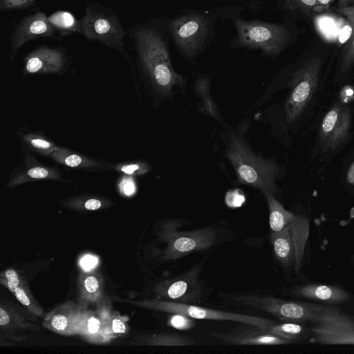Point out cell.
<instances>
[{
  "instance_id": "cell-1",
  "label": "cell",
  "mask_w": 354,
  "mask_h": 354,
  "mask_svg": "<svg viewBox=\"0 0 354 354\" xmlns=\"http://www.w3.org/2000/svg\"><path fill=\"white\" fill-rule=\"evenodd\" d=\"M133 40L138 69L151 88L162 97L184 84L183 77L174 69L169 49L167 18L139 23L127 30Z\"/></svg>"
},
{
  "instance_id": "cell-2",
  "label": "cell",
  "mask_w": 354,
  "mask_h": 354,
  "mask_svg": "<svg viewBox=\"0 0 354 354\" xmlns=\"http://www.w3.org/2000/svg\"><path fill=\"white\" fill-rule=\"evenodd\" d=\"M245 9L244 6L185 9L178 15L167 18L170 39L180 53L193 62L213 41L217 22L232 20Z\"/></svg>"
},
{
  "instance_id": "cell-3",
  "label": "cell",
  "mask_w": 354,
  "mask_h": 354,
  "mask_svg": "<svg viewBox=\"0 0 354 354\" xmlns=\"http://www.w3.org/2000/svg\"><path fill=\"white\" fill-rule=\"evenodd\" d=\"M78 33L121 53L129 62L135 78L133 64L125 48L127 31L113 10L98 3H87L84 15L79 20Z\"/></svg>"
},
{
  "instance_id": "cell-4",
  "label": "cell",
  "mask_w": 354,
  "mask_h": 354,
  "mask_svg": "<svg viewBox=\"0 0 354 354\" xmlns=\"http://www.w3.org/2000/svg\"><path fill=\"white\" fill-rule=\"evenodd\" d=\"M232 22L236 36L229 45L236 49L259 50L265 55L274 56L284 49L290 39L289 28L283 24L245 20L239 15Z\"/></svg>"
},
{
  "instance_id": "cell-5",
  "label": "cell",
  "mask_w": 354,
  "mask_h": 354,
  "mask_svg": "<svg viewBox=\"0 0 354 354\" xmlns=\"http://www.w3.org/2000/svg\"><path fill=\"white\" fill-rule=\"evenodd\" d=\"M227 156L240 182L274 194L279 174L276 163L255 155L240 136L232 134Z\"/></svg>"
},
{
  "instance_id": "cell-6",
  "label": "cell",
  "mask_w": 354,
  "mask_h": 354,
  "mask_svg": "<svg viewBox=\"0 0 354 354\" xmlns=\"http://www.w3.org/2000/svg\"><path fill=\"white\" fill-rule=\"evenodd\" d=\"M181 221L171 219L165 221L158 232L164 244L162 259L174 261L196 251L212 247L216 240V232L207 226L192 231H178Z\"/></svg>"
},
{
  "instance_id": "cell-7",
  "label": "cell",
  "mask_w": 354,
  "mask_h": 354,
  "mask_svg": "<svg viewBox=\"0 0 354 354\" xmlns=\"http://www.w3.org/2000/svg\"><path fill=\"white\" fill-rule=\"evenodd\" d=\"M140 304L149 309L170 314H183L196 319L231 321L259 327L275 324L274 321L265 317L201 307L192 304L153 299L142 301Z\"/></svg>"
},
{
  "instance_id": "cell-8",
  "label": "cell",
  "mask_w": 354,
  "mask_h": 354,
  "mask_svg": "<svg viewBox=\"0 0 354 354\" xmlns=\"http://www.w3.org/2000/svg\"><path fill=\"white\" fill-rule=\"evenodd\" d=\"M242 306H247L266 312L280 320L304 322L315 320L316 306L273 297L255 294H239L232 299Z\"/></svg>"
},
{
  "instance_id": "cell-9",
  "label": "cell",
  "mask_w": 354,
  "mask_h": 354,
  "mask_svg": "<svg viewBox=\"0 0 354 354\" xmlns=\"http://www.w3.org/2000/svg\"><path fill=\"white\" fill-rule=\"evenodd\" d=\"M41 37L59 39L49 22L48 16L42 11L24 16L15 26L9 39L8 58L13 61L18 51L26 43Z\"/></svg>"
},
{
  "instance_id": "cell-10",
  "label": "cell",
  "mask_w": 354,
  "mask_h": 354,
  "mask_svg": "<svg viewBox=\"0 0 354 354\" xmlns=\"http://www.w3.org/2000/svg\"><path fill=\"white\" fill-rule=\"evenodd\" d=\"M203 264L201 263L178 277L160 283L156 287V292L160 298H163L161 300L184 304L197 301L202 293L198 274Z\"/></svg>"
},
{
  "instance_id": "cell-11",
  "label": "cell",
  "mask_w": 354,
  "mask_h": 354,
  "mask_svg": "<svg viewBox=\"0 0 354 354\" xmlns=\"http://www.w3.org/2000/svg\"><path fill=\"white\" fill-rule=\"evenodd\" d=\"M22 72L24 75L61 74L68 64V55L62 48L38 46L24 59Z\"/></svg>"
},
{
  "instance_id": "cell-12",
  "label": "cell",
  "mask_w": 354,
  "mask_h": 354,
  "mask_svg": "<svg viewBox=\"0 0 354 354\" xmlns=\"http://www.w3.org/2000/svg\"><path fill=\"white\" fill-rule=\"evenodd\" d=\"M49 180L67 181L57 167L44 165L32 155L24 153L22 161L10 174L6 187L11 189L26 183Z\"/></svg>"
},
{
  "instance_id": "cell-13",
  "label": "cell",
  "mask_w": 354,
  "mask_h": 354,
  "mask_svg": "<svg viewBox=\"0 0 354 354\" xmlns=\"http://www.w3.org/2000/svg\"><path fill=\"white\" fill-rule=\"evenodd\" d=\"M315 70L304 68L298 71L292 80V92L286 104L287 120L291 122L302 111L315 89Z\"/></svg>"
},
{
  "instance_id": "cell-14",
  "label": "cell",
  "mask_w": 354,
  "mask_h": 354,
  "mask_svg": "<svg viewBox=\"0 0 354 354\" xmlns=\"http://www.w3.org/2000/svg\"><path fill=\"white\" fill-rule=\"evenodd\" d=\"M350 126L349 111L336 105L325 115L320 138L323 147L328 150L337 147L347 135Z\"/></svg>"
},
{
  "instance_id": "cell-15",
  "label": "cell",
  "mask_w": 354,
  "mask_h": 354,
  "mask_svg": "<svg viewBox=\"0 0 354 354\" xmlns=\"http://www.w3.org/2000/svg\"><path fill=\"white\" fill-rule=\"evenodd\" d=\"M223 342L232 345H281L292 342L266 331L263 327L237 328L229 333H213Z\"/></svg>"
},
{
  "instance_id": "cell-16",
  "label": "cell",
  "mask_w": 354,
  "mask_h": 354,
  "mask_svg": "<svg viewBox=\"0 0 354 354\" xmlns=\"http://www.w3.org/2000/svg\"><path fill=\"white\" fill-rule=\"evenodd\" d=\"M49 158L71 169L88 172L113 171V162L89 157L63 147H59Z\"/></svg>"
},
{
  "instance_id": "cell-17",
  "label": "cell",
  "mask_w": 354,
  "mask_h": 354,
  "mask_svg": "<svg viewBox=\"0 0 354 354\" xmlns=\"http://www.w3.org/2000/svg\"><path fill=\"white\" fill-rule=\"evenodd\" d=\"M83 311L74 304L62 305L47 316L45 326L62 334L78 333L80 320Z\"/></svg>"
},
{
  "instance_id": "cell-18",
  "label": "cell",
  "mask_w": 354,
  "mask_h": 354,
  "mask_svg": "<svg viewBox=\"0 0 354 354\" xmlns=\"http://www.w3.org/2000/svg\"><path fill=\"white\" fill-rule=\"evenodd\" d=\"M292 292L301 297L330 304L346 301L351 298V295L343 289L328 285L301 286L296 287Z\"/></svg>"
},
{
  "instance_id": "cell-19",
  "label": "cell",
  "mask_w": 354,
  "mask_h": 354,
  "mask_svg": "<svg viewBox=\"0 0 354 354\" xmlns=\"http://www.w3.org/2000/svg\"><path fill=\"white\" fill-rule=\"evenodd\" d=\"M17 135L24 153L50 157L60 147L39 131L22 129Z\"/></svg>"
},
{
  "instance_id": "cell-20",
  "label": "cell",
  "mask_w": 354,
  "mask_h": 354,
  "mask_svg": "<svg viewBox=\"0 0 354 354\" xmlns=\"http://www.w3.org/2000/svg\"><path fill=\"white\" fill-rule=\"evenodd\" d=\"M78 333L90 342H105L111 337L109 321L105 316L95 315L91 312L83 311L80 320Z\"/></svg>"
},
{
  "instance_id": "cell-21",
  "label": "cell",
  "mask_w": 354,
  "mask_h": 354,
  "mask_svg": "<svg viewBox=\"0 0 354 354\" xmlns=\"http://www.w3.org/2000/svg\"><path fill=\"white\" fill-rule=\"evenodd\" d=\"M289 227L295 250L293 266L295 272H298L302 265L305 246L309 237L310 222L306 216L295 214Z\"/></svg>"
},
{
  "instance_id": "cell-22",
  "label": "cell",
  "mask_w": 354,
  "mask_h": 354,
  "mask_svg": "<svg viewBox=\"0 0 354 354\" xmlns=\"http://www.w3.org/2000/svg\"><path fill=\"white\" fill-rule=\"evenodd\" d=\"M270 242L274 256L284 267L294 265L295 250L289 225L279 232H272Z\"/></svg>"
},
{
  "instance_id": "cell-23",
  "label": "cell",
  "mask_w": 354,
  "mask_h": 354,
  "mask_svg": "<svg viewBox=\"0 0 354 354\" xmlns=\"http://www.w3.org/2000/svg\"><path fill=\"white\" fill-rule=\"evenodd\" d=\"M263 194L268 205L270 229L272 232L281 231L291 223L295 214L286 209L272 193L265 192Z\"/></svg>"
},
{
  "instance_id": "cell-24",
  "label": "cell",
  "mask_w": 354,
  "mask_h": 354,
  "mask_svg": "<svg viewBox=\"0 0 354 354\" xmlns=\"http://www.w3.org/2000/svg\"><path fill=\"white\" fill-rule=\"evenodd\" d=\"M48 19L60 39L74 32L78 33L79 20L68 11H56L48 16Z\"/></svg>"
},
{
  "instance_id": "cell-25",
  "label": "cell",
  "mask_w": 354,
  "mask_h": 354,
  "mask_svg": "<svg viewBox=\"0 0 354 354\" xmlns=\"http://www.w3.org/2000/svg\"><path fill=\"white\" fill-rule=\"evenodd\" d=\"M142 342L147 345L165 346H186L195 344V341L190 337L173 333H162L146 336L143 338Z\"/></svg>"
},
{
  "instance_id": "cell-26",
  "label": "cell",
  "mask_w": 354,
  "mask_h": 354,
  "mask_svg": "<svg viewBox=\"0 0 354 354\" xmlns=\"http://www.w3.org/2000/svg\"><path fill=\"white\" fill-rule=\"evenodd\" d=\"M263 328L268 333L292 342L304 338L307 334L306 328L304 326L294 322H286L280 324H274L263 327Z\"/></svg>"
},
{
  "instance_id": "cell-27",
  "label": "cell",
  "mask_w": 354,
  "mask_h": 354,
  "mask_svg": "<svg viewBox=\"0 0 354 354\" xmlns=\"http://www.w3.org/2000/svg\"><path fill=\"white\" fill-rule=\"evenodd\" d=\"M65 205L75 209H84L86 210H97L111 204V201L99 196H78L66 200Z\"/></svg>"
},
{
  "instance_id": "cell-28",
  "label": "cell",
  "mask_w": 354,
  "mask_h": 354,
  "mask_svg": "<svg viewBox=\"0 0 354 354\" xmlns=\"http://www.w3.org/2000/svg\"><path fill=\"white\" fill-rule=\"evenodd\" d=\"M149 165L141 160L113 163V171L130 176H140L147 173Z\"/></svg>"
},
{
  "instance_id": "cell-29",
  "label": "cell",
  "mask_w": 354,
  "mask_h": 354,
  "mask_svg": "<svg viewBox=\"0 0 354 354\" xmlns=\"http://www.w3.org/2000/svg\"><path fill=\"white\" fill-rule=\"evenodd\" d=\"M167 324L178 330H189L194 327V319L183 314L171 313L167 320Z\"/></svg>"
},
{
  "instance_id": "cell-30",
  "label": "cell",
  "mask_w": 354,
  "mask_h": 354,
  "mask_svg": "<svg viewBox=\"0 0 354 354\" xmlns=\"http://www.w3.org/2000/svg\"><path fill=\"white\" fill-rule=\"evenodd\" d=\"M15 295L21 304L26 307V308L32 313L37 316H40L41 315V309L30 301V298L22 286H19L16 288Z\"/></svg>"
},
{
  "instance_id": "cell-31",
  "label": "cell",
  "mask_w": 354,
  "mask_h": 354,
  "mask_svg": "<svg viewBox=\"0 0 354 354\" xmlns=\"http://www.w3.org/2000/svg\"><path fill=\"white\" fill-rule=\"evenodd\" d=\"M81 287L83 290V292L86 293V296L89 295L91 297H93L94 295H98L100 293V281L98 278L93 274L86 275L84 277Z\"/></svg>"
},
{
  "instance_id": "cell-32",
  "label": "cell",
  "mask_w": 354,
  "mask_h": 354,
  "mask_svg": "<svg viewBox=\"0 0 354 354\" xmlns=\"http://www.w3.org/2000/svg\"><path fill=\"white\" fill-rule=\"evenodd\" d=\"M35 0H0V10L10 11L32 7Z\"/></svg>"
},
{
  "instance_id": "cell-33",
  "label": "cell",
  "mask_w": 354,
  "mask_h": 354,
  "mask_svg": "<svg viewBox=\"0 0 354 354\" xmlns=\"http://www.w3.org/2000/svg\"><path fill=\"white\" fill-rule=\"evenodd\" d=\"M5 279H6V286L11 292L15 293L20 282L17 272L12 269L6 270L5 272Z\"/></svg>"
},
{
  "instance_id": "cell-34",
  "label": "cell",
  "mask_w": 354,
  "mask_h": 354,
  "mask_svg": "<svg viewBox=\"0 0 354 354\" xmlns=\"http://www.w3.org/2000/svg\"><path fill=\"white\" fill-rule=\"evenodd\" d=\"M322 30L328 36L335 35L336 32V26L333 20L328 17H324L319 22Z\"/></svg>"
},
{
  "instance_id": "cell-35",
  "label": "cell",
  "mask_w": 354,
  "mask_h": 354,
  "mask_svg": "<svg viewBox=\"0 0 354 354\" xmlns=\"http://www.w3.org/2000/svg\"><path fill=\"white\" fill-rule=\"evenodd\" d=\"M97 263V258L91 254H86L84 256L80 261V266L84 271L86 272L90 271L94 268Z\"/></svg>"
},
{
  "instance_id": "cell-36",
  "label": "cell",
  "mask_w": 354,
  "mask_h": 354,
  "mask_svg": "<svg viewBox=\"0 0 354 354\" xmlns=\"http://www.w3.org/2000/svg\"><path fill=\"white\" fill-rule=\"evenodd\" d=\"M111 332L115 334H121L126 332L124 322L120 318H113L109 323Z\"/></svg>"
},
{
  "instance_id": "cell-37",
  "label": "cell",
  "mask_w": 354,
  "mask_h": 354,
  "mask_svg": "<svg viewBox=\"0 0 354 354\" xmlns=\"http://www.w3.org/2000/svg\"><path fill=\"white\" fill-rule=\"evenodd\" d=\"M266 0H244L243 4L246 8L253 11H262Z\"/></svg>"
},
{
  "instance_id": "cell-38",
  "label": "cell",
  "mask_w": 354,
  "mask_h": 354,
  "mask_svg": "<svg viewBox=\"0 0 354 354\" xmlns=\"http://www.w3.org/2000/svg\"><path fill=\"white\" fill-rule=\"evenodd\" d=\"M239 191V190H233L227 193L226 199L232 198V200L227 201L229 205H232V203L234 205H240V204L244 201L243 196L241 195Z\"/></svg>"
},
{
  "instance_id": "cell-39",
  "label": "cell",
  "mask_w": 354,
  "mask_h": 354,
  "mask_svg": "<svg viewBox=\"0 0 354 354\" xmlns=\"http://www.w3.org/2000/svg\"><path fill=\"white\" fill-rule=\"evenodd\" d=\"M352 34V28L346 25L344 26L339 34V41L340 43L344 44L345 43L351 36Z\"/></svg>"
},
{
  "instance_id": "cell-40",
  "label": "cell",
  "mask_w": 354,
  "mask_h": 354,
  "mask_svg": "<svg viewBox=\"0 0 354 354\" xmlns=\"http://www.w3.org/2000/svg\"><path fill=\"white\" fill-rule=\"evenodd\" d=\"M135 191V186L132 181L127 180L122 184V192L126 195H131Z\"/></svg>"
},
{
  "instance_id": "cell-41",
  "label": "cell",
  "mask_w": 354,
  "mask_h": 354,
  "mask_svg": "<svg viewBox=\"0 0 354 354\" xmlns=\"http://www.w3.org/2000/svg\"><path fill=\"white\" fill-rule=\"evenodd\" d=\"M347 180L351 184H354V162L350 167L347 173Z\"/></svg>"
},
{
  "instance_id": "cell-42",
  "label": "cell",
  "mask_w": 354,
  "mask_h": 354,
  "mask_svg": "<svg viewBox=\"0 0 354 354\" xmlns=\"http://www.w3.org/2000/svg\"><path fill=\"white\" fill-rule=\"evenodd\" d=\"M304 3L308 5V6H313L316 0H301Z\"/></svg>"
},
{
  "instance_id": "cell-43",
  "label": "cell",
  "mask_w": 354,
  "mask_h": 354,
  "mask_svg": "<svg viewBox=\"0 0 354 354\" xmlns=\"http://www.w3.org/2000/svg\"><path fill=\"white\" fill-rule=\"evenodd\" d=\"M322 3H327L330 1V0H319Z\"/></svg>"
},
{
  "instance_id": "cell-44",
  "label": "cell",
  "mask_w": 354,
  "mask_h": 354,
  "mask_svg": "<svg viewBox=\"0 0 354 354\" xmlns=\"http://www.w3.org/2000/svg\"><path fill=\"white\" fill-rule=\"evenodd\" d=\"M227 1H236V0H227ZM240 1H242L243 3L244 2V0H239Z\"/></svg>"
},
{
  "instance_id": "cell-45",
  "label": "cell",
  "mask_w": 354,
  "mask_h": 354,
  "mask_svg": "<svg viewBox=\"0 0 354 354\" xmlns=\"http://www.w3.org/2000/svg\"><path fill=\"white\" fill-rule=\"evenodd\" d=\"M353 44H354V40H353Z\"/></svg>"
}]
</instances>
